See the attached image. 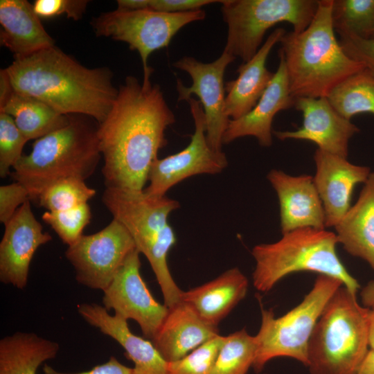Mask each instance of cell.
Masks as SVG:
<instances>
[{"label": "cell", "mask_w": 374, "mask_h": 374, "mask_svg": "<svg viewBox=\"0 0 374 374\" xmlns=\"http://www.w3.org/2000/svg\"><path fill=\"white\" fill-rule=\"evenodd\" d=\"M175 122L163 93L150 78L127 76L105 120L97 127L106 187L143 190L150 168Z\"/></svg>", "instance_id": "obj_1"}, {"label": "cell", "mask_w": 374, "mask_h": 374, "mask_svg": "<svg viewBox=\"0 0 374 374\" xmlns=\"http://www.w3.org/2000/svg\"><path fill=\"white\" fill-rule=\"evenodd\" d=\"M6 69L16 92L61 114L89 116L98 124L118 94L108 68L86 67L55 46L15 58Z\"/></svg>", "instance_id": "obj_2"}, {"label": "cell", "mask_w": 374, "mask_h": 374, "mask_svg": "<svg viewBox=\"0 0 374 374\" xmlns=\"http://www.w3.org/2000/svg\"><path fill=\"white\" fill-rule=\"evenodd\" d=\"M332 6V0L319 1L309 26L300 33L286 32L280 41L278 54L294 98H327L340 82L364 68L348 56L337 40Z\"/></svg>", "instance_id": "obj_3"}, {"label": "cell", "mask_w": 374, "mask_h": 374, "mask_svg": "<svg viewBox=\"0 0 374 374\" xmlns=\"http://www.w3.org/2000/svg\"><path fill=\"white\" fill-rule=\"evenodd\" d=\"M102 201L113 216L127 230L139 251L148 259L160 286L164 304L169 308L179 303L182 290L170 271L167 257L176 244L169 215L179 203L166 195L154 196L144 190L106 187Z\"/></svg>", "instance_id": "obj_4"}, {"label": "cell", "mask_w": 374, "mask_h": 374, "mask_svg": "<svg viewBox=\"0 0 374 374\" xmlns=\"http://www.w3.org/2000/svg\"><path fill=\"white\" fill-rule=\"evenodd\" d=\"M80 116L69 115L65 126L37 139L13 167L10 175L26 188L30 200L57 181H84L94 172L101 155L97 127Z\"/></svg>", "instance_id": "obj_5"}, {"label": "cell", "mask_w": 374, "mask_h": 374, "mask_svg": "<svg viewBox=\"0 0 374 374\" xmlns=\"http://www.w3.org/2000/svg\"><path fill=\"white\" fill-rule=\"evenodd\" d=\"M369 310L344 285L335 291L309 341L310 374H357L369 350Z\"/></svg>", "instance_id": "obj_6"}, {"label": "cell", "mask_w": 374, "mask_h": 374, "mask_svg": "<svg viewBox=\"0 0 374 374\" xmlns=\"http://www.w3.org/2000/svg\"><path fill=\"white\" fill-rule=\"evenodd\" d=\"M337 244L334 232L303 228L283 233L275 242L254 246L251 251L256 262L252 274L254 287L267 292L290 274L312 271L340 280L357 294L360 285L340 260Z\"/></svg>", "instance_id": "obj_7"}, {"label": "cell", "mask_w": 374, "mask_h": 374, "mask_svg": "<svg viewBox=\"0 0 374 374\" xmlns=\"http://www.w3.org/2000/svg\"><path fill=\"white\" fill-rule=\"evenodd\" d=\"M343 283L319 274L301 302L276 317L271 309L261 308V323L255 335L256 354L252 368L260 373L274 358L286 357L307 366L310 339L326 305Z\"/></svg>", "instance_id": "obj_8"}, {"label": "cell", "mask_w": 374, "mask_h": 374, "mask_svg": "<svg viewBox=\"0 0 374 374\" xmlns=\"http://www.w3.org/2000/svg\"><path fill=\"white\" fill-rule=\"evenodd\" d=\"M222 13L228 27L224 51L249 61L262 45L266 32L287 22L295 33L304 30L318 8L317 0H223Z\"/></svg>", "instance_id": "obj_9"}, {"label": "cell", "mask_w": 374, "mask_h": 374, "mask_svg": "<svg viewBox=\"0 0 374 374\" xmlns=\"http://www.w3.org/2000/svg\"><path fill=\"white\" fill-rule=\"evenodd\" d=\"M204 10L168 13L150 9L104 12L93 18L91 25L97 37L123 42L136 51L143 65V78L153 69L148 58L157 50L168 47L177 32L190 23L204 19Z\"/></svg>", "instance_id": "obj_10"}, {"label": "cell", "mask_w": 374, "mask_h": 374, "mask_svg": "<svg viewBox=\"0 0 374 374\" xmlns=\"http://www.w3.org/2000/svg\"><path fill=\"white\" fill-rule=\"evenodd\" d=\"M136 249L127 230L113 219L100 231L82 235L68 246L65 256L75 270L78 283L103 291Z\"/></svg>", "instance_id": "obj_11"}, {"label": "cell", "mask_w": 374, "mask_h": 374, "mask_svg": "<svg viewBox=\"0 0 374 374\" xmlns=\"http://www.w3.org/2000/svg\"><path fill=\"white\" fill-rule=\"evenodd\" d=\"M195 132L189 144L182 150L152 163L149 175L148 186L143 190L151 195L163 196L173 186L186 178L200 174L215 175L221 172L228 165L226 155L216 152L206 139V118L199 100L189 98Z\"/></svg>", "instance_id": "obj_12"}, {"label": "cell", "mask_w": 374, "mask_h": 374, "mask_svg": "<svg viewBox=\"0 0 374 374\" xmlns=\"http://www.w3.org/2000/svg\"><path fill=\"white\" fill-rule=\"evenodd\" d=\"M235 59L223 51L212 62L204 63L186 56L173 64L175 68L186 71L192 79L190 87H186L177 79L178 101H187L193 94L197 96L205 114L207 141L216 152H222V139L230 121L225 112L224 73Z\"/></svg>", "instance_id": "obj_13"}, {"label": "cell", "mask_w": 374, "mask_h": 374, "mask_svg": "<svg viewBox=\"0 0 374 374\" xmlns=\"http://www.w3.org/2000/svg\"><path fill=\"white\" fill-rule=\"evenodd\" d=\"M139 254L137 249L133 251L103 291V306L127 321H135L144 337L152 340L169 309L153 297L143 279Z\"/></svg>", "instance_id": "obj_14"}, {"label": "cell", "mask_w": 374, "mask_h": 374, "mask_svg": "<svg viewBox=\"0 0 374 374\" xmlns=\"http://www.w3.org/2000/svg\"><path fill=\"white\" fill-rule=\"evenodd\" d=\"M0 242V280L22 290L28 282L32 258L37 249L52 240L35 218L30 200L4 225Z\"/></svg>", "instance_id": "obj_15"}, {"label": "cell", "mask_w": 374, "mask_h": 374, "mask_svg": "<svg viewBox=\"0 0 374 374\" xmlns=\"http://www.w3.org/2000/svg\"><path fill=\"white\" fill-rule=\"evenodd\" d=\"M294 107L302 113V125L293 131H273L278 139L308 141L318 149L347 158L349 141L359 132L355 124L341 116L326 97L296 98Z\"/></svg>", "instance_id": "obj_16"}, {"label": "cell", "mask_w": 374, "mask_h": 374, "mask_svg": "<svg viewBox=\"0 0 374 374\" xmlns=\"http://www.w3.org/2000/svg\"><path fill=\"white\" fill-rule=\"evenodd\" d=\"M314 160L316 173L313 180L323 204L326 227H335L351 207L355 186L366 182L371 169L318 148Z\"/></svg>", "instance_id": "obj_17"}, {"label": "cell", "mask_w": 374, "mask_h": 374, "mask_svg": "<svg viewBox=\"0 0 374 374\" xmlns=\"http://www.w3.org/2000/svg\"><path fill=\"white\" fill-rule=\"evenodd\" d=\"M267 178L279 200L282 233L303 228L325 229L323 206L313 177L273 169Z\"/></svg>", "instance_id": "obj_18"}, {"label": "cell", "mask_w": 374, "mask_h": 374, "mask_svg": "<svg viewBox=\"0 0 374 374\" xmlns=\"http://www.w3.org/2000/svg\"><path fill=\"white\" fill-rule=\"evenodd\" d=\"M279 64L274 77L256 106L246 115L230 119L222 143L227 144L244 136L255 137L262 147L272 144V121L278 112L294 107L283 57L278 54Z\"/></svg>", "instance_id": "obj_19"}, {"label": "cell", "mask_w": 374, "mask_h": 374, "mask_svg": "<svg viewBox=\"0 0 374 374\" xmlns=\"http://www.w3.org/2000/svg\"><path fill=\"white\" fill-rule=\"evenodd\" d=\"M168 309L150 340L166 362L181 359L220 335L217 327L205 321L188 303L181 301Z\"/></svg>", "instance_id": "obj_20"}, {"label": "cell", "mask_w": 374, "mask_h": 374, "mask_svg": "<svg viewBox=\"0 0 374 374\" xmlns=\"http://www.w3.org/2000/svg\"><path fill=\"white\" fill-rule=\"evenodd\" d=\"M78 312L87 323L123 347L125 356L134 363V374H167L168 362L150 340L132 332L127 320L109 314L103 305L93 303L80 304Z\"/></svg>", "instance_id": "obj_21"}, {"label": "cell", "mask_w": 374, "mask_h": 374, "mask_svg": "<svg viewBox=\"0 0 374 374\" xmlns=\"http://www.w3.org/2000/svg\"><path fill=\"white\" fill-rule=\"evenodd\" d=\"M285 33L282 28L274 30L255 55L239 66L236 79L226 82L225 112L230 119L246 115L261 98L274 75L266 66L267 57Z\"/></svg>", "instance_id": "obj_22"}, {"label": "cell", "mask_w": 374, "mask_h": 374, "mask_svg": "<svg viewBox=\"0 0 374 374\" xmlns=\"http://www.w3.org/2000/svg\"><path fill=\"white\" fill-rule=\"evenodd\" d=\"M0 43L14 59L26 57L55 46L33 4L26 0L0 1Z\"/></svg>", "instance_id": "obj_23"}, {"label": "cell", "mask_w": 374, "mask_h": 374, "mask_svg": "<svg viewBox=\"0 0 374 374\" xmlns=\"http://www.w3.org/2000/svg\"><path fill=\"white\" fill-rule=\"evenodd\" d=\"M248 288L246 276L233 267L202 285L182 291L181 299L190 304L205 321L217 327L244 299Z\"/></svg>", "instance_id": "obj_24"}, {"label": "cell", "mask_w": 374, "mask_h": 374, "mask_svg": "<svg viewBox=\"0 0 374 374\" xmlns=\"http://www.w3.org/2000/svg\"><path fill=\"white\" fill-rule=\"evenodd\" d=\"M335 229L338 243L349 254L365 260L374 271V172Z\"/></svg>", "instance_id": "obj_25"}, {"label": "cell", "mask_w": 374, "mask_h": 374, "mask_svg": "<svg viewBox=\"0 0 374 374\" xmlns=\"http://www.w3.org/2000/svg\"><path fill=\"white\" fill-rule=\"evenodd\" d=\"M60 350L57 342L33 332H17L0 341V374H37Z\"/></svg>", "instance_id": "obj_26"}, {"label": "cell", "mask_w": 374, "mask_h": 374, "mask_svg": "<svg viewBox=\"0 0 374 374\" xmlns=\"http://www.w3.org/2000/svg\"><path fill=\"white\" fill-rule=\"evenodd\" d=\"M0 112L10 115L28 141L65 126L69 120V115L61 114L42 101L15 91Z\"/></svg>", "instance_id": "obj_27"}, {"label": "cell", "mask_w": 374, "mask_h": 374, "mask_svg": "<svg viewBox=\"0 0 374 374\" xmlns=\"http://www.w3.org/2000/svg\"><path fill=\"white\" fill-rule=\"evenodd\" d=\"M327 98L348 120L364 113L374 115V73L364 67L337 85Z\"/></svg>", "instance_id": "obj_28"}, {"label": "cell", "mask_w": 374, "mask_h": 374, "mask_svg": "<svg viewBox=\"0 0 374 374\" xmlns=\"http://www.w3.org/2000/svg\"><path fill=\"white\" fill-rule=\"evenodd\" d=\"M332 21L339 35L371 39L374 34V0H332Z\"/></svg>", "instance_id": "obj_29"}, {"label": "cell", "mask_w": 374, "mask_h": 374, "mask_svg": "<svg viewBox=\"0 0 374 374\" xmlns=\"http://www.w3.org/2000/svg\"><path fill=\"white\" fill-rule=\"evenodd\" d=\"M256 354L255 336L244 328L224 336L211 374H247Z\"/></svg>", "instance_id": "obj_30"}, {"label": "cell", "mask_w": 374, "mask_h": 374, "mask_svg": "<svg viewBox=\"0 0 374 374\" xmlns=\"http://www.w3.org/2000/svg\"><path fill=\"white\" fill-rule=\"evenodd\" d=\"M96 194L84 180L68 178L51 184L39 195L37 202L48 211H63L87 203Z\"/></svg>", "instance_id": "obj_31"}, {"label": "cell", "mask_w": 374, "mask_h": 374, "mask_svg": "<svg viewBox=\"0 0 374 374\" xmlns=\"http://www.w3.org/2000/svg\"><path fill=\"white\" fill-rule=\"evenodd\" d=\"M42 220L48 224L68 246L75 242L82 235L91 217L87 203L63 211H46Z\"/></svg>", "instance_id": "obj_32"}, {"label": "cell", "mask_w": 374, "mask_h": 374, "mask_svg": "<svg viewBox=\"0 0 374 374\" xmlns=\"http://www.w3.org/2000/svg\"><path fill=\"white\" fill-rule=\"evenodd\" d=\"M224 336H216L185 357L168 362L167 374H211Z\"/></svg>", "instance_id": "obj_33"}, {"label": "cell", "mask_w": 374, "mask_h": 374, "mask_svg": "<svg viewBox=\"0 0 374 374\" xmlns=\"http://www.w3.org/2000/svg\"><path fill=\"white\" fill-rule=\"evenodd\" d=\"M28 140L17 127L13 118L0 112V176L10 174V168L23 156L22 150Z\"/></svg>", "instance_id": "obj_34"}, {"label": "cell", "mask_w": 374, "mask_h": 374, "mask_svg": "<svg viewBox=\"0 0 374 374\" xmlns=\"http://www.w3.org/2000/svg\"><path fill=\"white\" fill-rule=\"evenodd\" d=\"M87 0H36L33 9L39 18H51L65 15L67 18L79 20L86 11Z\"/></svg>", "instance_id": "obj_35"}, {"label": "cell", "mask_w": 374, "mask_h": 374, "mask_svg": "<svg viewBox=\"0 0 374 374\" xmlns=\"http://www.w3.org/2000/svg\"><path fill=\"white\" fill-rule=\"evenodd\" d=\"M30 199L28 190L15 181L0 187V222L6 225L17 210Z\"/></svg>", "instance_id": "obj_36"}, {"label": "cell", "mask_w": 374, "mask_h": 374, "mask_svg": "<svg viewBox=\"0 0 374 374\" xmlns=\"http://www.w3.org/2000/svg\"><path fill=\"white\" fill-rule=\"evenodd\" d=\"M339 42L348 56L374 73V39L341 35Z\"/></svg>", "instance_id": "obj_37"}, {"label": "cell", "mask_w": 374, "mask_h": 374, "mask_svg": "<svg viewBox=\"0 0 374 374\" xmlns=\"http://www.w3.org/2000/svg\"><path fill=\"white\" fill-rule=\"evenodd\" d=\"M215 3V0H149L148 9L157 12L176 13L195 11Z\"/></svg>", "instance_id": "obj_38"}, {"label": "cell", "mask_w": 374, "mask_h": 374, "mask_svg": "<svg viewBox=\"0 0 374 374\" xmlns=\"http://www.w3.org/2000/svg\"><path fill=\"white\" fill-rule=\"evenodd\" d=\"M44 374H134L133 368L128 367L120 362L114 356L110 357L104 364L97 365L92 369L75 373H62L53 367L44 364Z\"/></svg>", "instance_id": "obj_39"}, {"label": "cell", "mask_w": 374, "mask_h": 374, "mask_svg": "<svg viewBox=\"0 0 374 374\" xmlns=\"http://www.w3.org/2000/svg\"><path fill=\"white\" fill-rule=\"evenodd\" d=\"M15 91L6 69L0 71V109L7 103Z\"/></svg>", "instance_id": "obj_40"}, {"label": "cell", "mask_w": 374, "mask_h": 374, "mask_svg": "<svg viewBox=\"0 0 374 374\" xmlns=\"http://www.w3.org/2000/svg\"><path fill=\"white\" fill-rule=\"evenodd\" d=\"M116 10L133 11L148 9L149 0H118Z\"/></svg>", "instance_id": "obj_41"}, {"label": "cell", "mask_w": 374, "mask_h": 374, "mask_svg": "<svg viewBox=\"0 0 374 374\" xmlns=\"http://www.w3.org/2000/svg\"><path fill=\"white\" fill-rule=\"evenodd\" d=\"M360 296L364 306L374 307V280L369 281L360 292Z\"/></svg>", "instance_id": "obj_42"}, {"label": "cell", "mask_w": 374, "mask_h": 374, "mask_svg": "<svg viewBox=\"0 0 374 374\" xmlns=\"http://www.w3.org/2000/svg\"><path fill=\"white\" fill-rule=\"evenodd\" d=\"M357 374H374V350H368Z\"/></svg>", "instance_id": "obj_43"}, {"label": "cell", "mask_w": 374, "mask_h": 374, "mask_svg": "<svg viewBox=\"0 0 374 374\" xmlns=\"http://www.w3.org/2000/svg\"><path fill=\"white\" fill-rule=\"evenodd\" d=\"M368 346L374 350V307L370 308L368 314Z\"/></svg>", "instance_id": "obj_44"}, {"label": "cell", "mask_w": 374, "mask_h": 374, "mask_svg": "<svg viewBox=\"0 0 374 374\" xmlns=\"http://www.w3.org/2000/svg\"><path fill=\"white\" fill-rule=\"evenodd\" d=\"M371 39H374V34H373V37H372V38H371Z\"/></svg>", "instance_id": "obj_45"}]
</instances>
